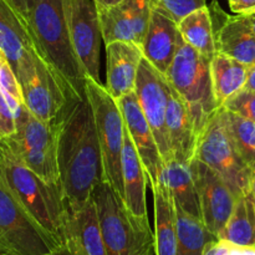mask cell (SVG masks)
Masks as SVG:
<instances>
[{
    "instance_id": "277c9868",
    "label": "cell",
    "mask_w": 255,
    "mask_h": 255,
    "mask_svg": "<svg viewBox=\"0 0 255 255\" xmlns=\"http://www.w3.org/2000/svg\"><path fill=\"white\" fill-rule=\"evenodd\" d=\"M107 255H153L154 233L137 219L124 198L102 178L92 191Z\"/></svg>"
},
{
    "instance_id": "ab89813d",
    "label": "cell",
    "mask_w": 255,
    "mask_h": 255,
    "mask_svg": "<svg viewBox=\"0 0 255 255\" xmlns=\"http://www.w3.org/2000/svg\"><path fill=\"white\" fill-rule=\"evenodd\" d=\"M95 1H96L97 7L101 9V7H109V6H112V5L119 4V2H121L122 0H95Z\"/></svg>"
},
{
    "instance_id": "4dcf8cb0",
    "label": "cell",
    "mask_w": 255,
    "mask_h": 255,
    "mask_svg": "<svg viewBox=\"0 0 255 255\" xmlns=\"http://www.w3.org/2000/svg\"><path fill=\"white\" fill-rule=\"evenodd\" d=\"M223 107L244 119L255 122V92L251 90H242L241 92L231 97Z\"/></svg>"
},
{
    "instance_id": "7bdbcfd3",
    "label": "cell",
    "mask_w": 255,
    "mask_h": 255,
    "mask_svg": "<svg viewBox=\"0 0 255 255\" xmlns=\"http://www.w3.org/2000/svg\"><path fill=\"white\" fill-rule=\"evenodd\" d=\"M237 1H238V0H228V2H229V6L232 7V6H233L234 4H236Z\"/></svg>"
},
{
    "instance_id": "3957f363",
    "label": "cell",
    "mask_w": 255,
    "mask_h": 255,
    "mask_svg": "<svg viewBox=\"0 0 255 255\" xmlns=\"http://www.w3.org/2000/svg\"><path fill=\"white\" fill-rule=\"evenodd\" d=\"M0 171L36 223L60 244H65V199L61 189L51 187L32 172L5 141H0Z\"/></svg>"
},
{
    "instance_id": "ffe728a7",
    "label": "cell",
    "mask_w": 255,
    "mask_h": 255,
    "mask_svg": "<svg viewBox=\"0 0 255 255\" xmlns=\"http://www.w3.org/2000/svg\"><path fill=\"white\" fill-rule=\"evenodd\" d=\"M106 89L119 100L134 91L143 52L141 45L134 42L114 41L106 45Z\"/></svg>"
},
{
    "instance_id": "d590c367",
    "label": "cell",
    "mask_w": 255,
    "mask_h": 255,
    "mask_svg": "<svg viewBox=\"0 0 255 255\" xmlns=\"http://www.w3.org/2000/svg\"><path fill=\"white\" fill-rule=\"evenodd\" d=\"M7 1H9L10 4H11V6L21 15V17L27 24V19H29L30 10H31L34 0H7Z\"/></svg>"
},
{
    "instance_id": "83f0119b",
    "label": "cell",
    "mask_w": 255,
    "mask_h": 255,
    "mask_svg": "<svg viewBox=\"0 0 255 255\" xmlns=\"http://www.w3.org/2000/svg\"><path fill=\"white\" fill-rule=\"evenodd\" d=\"M176 207L177 255H202L207 244L216 241V236L211 233L199 217L193 216L182 208Z\"/></svg>"
},
{
    "instance_id": "5b68a950",
    "label": "cell",
    "mask_w": 255,
    "mask_h": 255,
    "mask_svg": "<svg viewBox=\"0 0 255 255\" xmlns=\"http://www.w3.org/2000/svg\"><path fill=\"white\" fill-rule=\"evenodd\" d=\"M86 96L94 112L97 137L104 166V177L112 188L124 198L122 149L125 139V121L117 100L102 85L86 77Z\"/></svg>"
},
{
    "instance_id": "7402d4cb",
    "label": "cell",
    "mask_w": 255,
    "mask_h": 255,
    "mask_svg": "<svg viewBox=\"0 0 255 255\" xmlns=\"http://www.w3.org/2000/svg\"><path fill=\"white\" fill-rule=\"evenodd\" d=\"M122 177H124L125 203L127 208L137 219L144 223H149L146 202V187L148 178L126 126H125L124 149H122Z\"/></svg>"
},
{
    "instance_id": "4fadbf2b",
    "label": "cell",
    "mask_w": 255,
    "mask_h": 255,
    "mask_svg": "<svg viewBox=\"0 0 255 255\" xmlns=\"http://www.w3.org/2000/svg\"><path fill=\"white\" fill-rule=\"evenodd\" d=\"M191 169L198 194L202 221L207 229L218 238L233 213L237 196L216 171L198 159H192Z\"/></svg>"
},
{
    "instance_id": "2e32d148",
    "label": "cell",
    "mask_w": 255,
    "mask_h": 255,
    "mask_svg": "<svg viewBox=\"0 0 255 255\" xmlns=\"http://www.w3.org/2000/svg\"><path fill=\"white\" fill-rule=\"evenodd\" d=\"M117 104L124 116L125 126L138 152V156L147 173V178L151 184V189L153 191L158 184L159 174L164 166L153 132L142 112L136 92H129L120 97Z\"/></svg>"
},
{
    "instance_id": "ac0fdd59",
    "label": "cell",
    "mask_w": 255,
    "mask_h": 255,
    "mask_svg": "<svg viewBox=\"0 0 255 255\" xmlns=\"http://www.w3.org/2000/svg\"><path fill=\"white\" fill-rule=\"evenodd\" d=\"M64 239L71 255H107L92 197L77 207H65Z\"/></svg>"
},
{
    "instance_id": "d6a6232c",
    "label": "cell",
    "mask_w": 255,
    "mask_h": 255,
    "mask_svg": "<svg viewBox=\"0 0 255 255\" xmlns=\"http://www.w3.org/2000/svg\"><path fill=\"white\" fill-rule=\"evenodd\" d=\"M16 133V112L0 90V141L11 138Z\"/></svg>"
},
{
    "instance_id": "d6986e66",
    "label": "cell",
    "mask_w": 255,
    "mask_h": 255,
    "mask_svg": "<svg viewBox=\"0 0 255 255\" xmlns=\"http://www.w3.org/2000/svg\"><path fill=\"white\" fill-rule=\"evenodd\" d=\"M179 36L178 22L163 7L159 6L156 0L141 45L143 57L158 71L166 75L176 55Z\"/></svg>"
},
{
    "instance_id": "4316f807",
    "label": "cell",
    "mask_w": 255,
    "mask_h": 255,
    "mask_svg": "<svg viewBox=\"0 0 255 255\" xmlns=\"http://www.w3.org/2000/svg\"><path fill=\"white\" fill-rule=\"evenodd\" d=\"M218 239L238 247L255 246V201L251 192L237 198L233 213Z\"/></svg>"
},
{
    "instance_id": "1f68e13d",
    "label": "cell",
    "mask_w": 255,
    "mask_h": 255,
    "mask_svg": "<svg viewBox=\"0 0 255 255\" xmlns=\"http://www.w3.org/2000/svg\"><path fill=\"white\" fill-rule=\"evenodd\" d=\"M157 4L163 7L177 22L191 12L207 6L206 0H157Z\"/></svg>"
},
{
    "instance_id": "8992f818",
    "label": "cell",
    "mask_w": 255,
    "mask_h": 255,
    "mask_svg": "<svg viewBox=\"0 0 255 255\" xmlns=\"http://www.w3.org/2000/svg\"><path fill=\"white\" fill-rule=\"evenodd\" d=\"M172 89L188 104L199 128L203 129L218 111L211 76V60L179 36L176 55L166 74Z\"/></svg>"
},
{
    "instance_id": "8fae6325",
    "label": "cell",
    "mask_w": 255,
    "mask_h": 255,
    "mask_svg": "<svg viewBox=\"0 0 255 255\" xmlns=\"http://www.w3.org/2000/svg\"><path fill=\"white\" fill-rule=\"evenodd\" d=\"M71 41L86 77L100 80L101 25L95 0H64Z\"/></svg>"
},
{
    "instance_id": "484cf974",
    "label": "cell",
    "mask_w": 255,
    "mask_h": 255,
    "mask_svg": "<svg viewBox=\"0 0 255 255\" xmlns=\"http://www.w3.org/2000/svg\"><path fill=\"white\" fill-rule=\"evenodd\" d=\"M182 39L196 51L212 60L217 54L213 21L208 5L191 12L178 22Z\"/></svg>"
},
{
    "instance_id": "7a4b0ae2",
    "label": "cell",
    "mask_w": 255,
    "mask_h": 255,
    "mask_svg": "<svg viewBox=\"0 0 255 255\" xmlns=\"http://www.w3.org/2000/svg\"><path fill=\"white\" fill-rule=\"evenodd\" d=\"M36 51L80 99L86 96V74L71 41L64 0H34L29 19Z\"/></svg>"
},
{
    "instance_id": "e575fe53",
    "label": "cell",
    "mask_w": 255,
    "mask_h": 255,
    "mask_svg": "<svg viewBox=\"0 0 255 255\" xmlns=\"http://www.w3.org/2000/svg\"><path fill=\"white\" fill-rule=\"evenodd\" d=\"M234 14L238 15H251L255 12V0H238L231 7Z\"/></svg>"
},
{
    "instance_id": "f1b7e54d",
    "label": "cell",
    "mask_w": 255,
    "mask_h": 255,
    "mask_svg": "<svg viewBox=\"0 0 255 255\" xmlns=\"http://www.w3.org/2000/svg\"><path fill=\"white\" fill-rule=\"evenodd\" d=\"M224 122L237 149L249 168L255 172V122L222 107Z\"/></svg>"
},
{
    "instance_id": "f35d334b",
    "label": "cell",
    "mask_w": 255,
    "mask_h": 255,
    "mask_svg": "<svg viewBox=\"0 0 255 255\" xmlns=\"http://www.w3.org/2000/svg\"><path fill=\"white\" fill-rule=\"evenodd\" d=\"M44 255H71V253H70V251H69V248H67L66 244H62V246H60L59 248L54 249V251H51L50 253H46Z\"/></svg>"
},
{
    "instance_id": "44dd1931",
    "label": "cell",
    "mask_w": 255,
    "mask_h": 255,
    "mask_svg": "<svg viewBox=\"0 0 255 255\" xmlns=\"http://www.w3.org/2000/svg\"><path fill=\"white\" fill-rule=\"evenodd\" d=\"M166 125L173 158L182 163H191L194 158L202 129L199 128L188 104L173 89L167 111Z\"/></svg>"
},
{
    "instance_id": "5bb4252c",
    "label": "cell",
    "mask_w": 255,
    "mask_h": 255,
    "mask_svg": "<svg viewBox=\"0 0 255 255\" xmlns=\"http://www.w3.org/2000/svg\"><path fill=\"white\" fill-rule=\"evenodd\" d=\"M0 50L9 60L21 86L34 74L39 54L26 21L7 0H0Z\"/></svg>"
},
{
    "instance_id": "d4e9b609",
    "label": "cell",
    "mask_w": 255,
    "mask_h": 255,
    "mask_svg": "<svg viewBox=\"0 0 255 255\" xmlns=\"http://www.w3.org/2000/svg\"><path fill=\"white\" fill-rule=\"evenodd\" d=\"M161 173L168 184L174 204L183 211L202 218L191 163H182L173 158L164 163Z\"/></svg>"
},
{
    "instance_id": "60d3db41",
    "label": "cell",
    "mask_w": 255,
    "mask_h": 255,
    "mask_svg": "<svg viewBox=\"0 0 255 255\" xmlns=\"http://www.w3.org/2000/svg\"><path fill=\"white\" fill-rule=\"evenodd\" d=\"M249 192H251L252 197H253L255 201V172H253V174H252L251 184H249Z\"/></svg>"
},
{
    "instance_id": "b9f144b4",
    "label": "cell",
    "mask_w": 255,
    "mask_h": 255,
    "mask_svg": "<svg viewBox=\"0 0 255 255\" xmlns=\"http://www.w3.org/2000/svg\"><path fill=\"white\" fill-rule=\"evenodd\" d=\"M246 16H247V19H248V22H249V25H251L252 30H253V32L255 34V12L251 15H246Z\"/></svg>"
},
{
    "instance_id": "9a60e30c",
    "label": "cell",
    "mask_w": 255,
    "mask_h": 255,
    "mask_svg": "<svg viewBox=\"0 0 255 255\" xmlns=\"http://www.w3.org/2000/svg\"><path fill=\"white\" fill-rule=\"evenodd\" d=\"M156 0H122L116 5L99 9L102 40L129 41L142 45Z\"/></svg>"
},
{
    "instance_id": "6da1fadb",
    "label": "cell",
    "mask_w": 255,
    "mask_h": 255,
    "mask_svg": "<svg viewBox=\"0 0 255 255\" xmlns=\"http://www.w3.org/2000/svg\"><path fill=\"white\" fill-rule=\"evenodd\" d=\"M55 126L65 207H77L91 198L94 188L104 178L101 149L89 100L70 96Z\"/></svg>"
},
{
    "instance_id": "9c48e42d",
    "label": "cell",
    "mask_w": 255,
    "mask_h": 255,
    "mask_svg": "<svg viewBox=\"0 0 255 255\" xmlns=\"http://www.w3.org/2000/svg\"><path fill=\"white\" fill-rule=\"evenodd\" d=\"M194 158L216 171L226 181L237 198L249 192L253 171L237 149L224 122L222 109L212 115L202 129Z\"/></svg>"
},
{
    "instance_id": "603a6c76",
    "label": "cell",
    "mask_w": 255,
    "mask_h": 255,
    "mask_svg": "<svg viewBox=\"0 0 255 255\" xmlns=\"http://www.w3.org/2000/svg\"><path fill=\"white\" fill-rule=\"evenodd\" d=\"M154 199V254L177 255V218L173 197L159 174L158 184L153 189Z\"/></svg>"
},
{
    "instance_id": "52a82bcc",
    "label": "cell",
    "mask_w": 255,
    "mask_h": 255,
    "mask_svg": "<svg viewBox=\"0 0 255 255\" xmlns=\"http://www.w3.org/2000/svg\"><path fill=\"white\" fill-rule=\"evenodd\" d=\"M1 141L6 142L10 149L46 183L62 191L55 124L36 119L22 105L16 115V133Z\"/></svg>"
},
{
    "instance_id": "30bf717a",
    "label": "cell",
    "mask_w": 255,
    "mask_h": 255,
    "mask_svg": "<svg viewBox=\"0 0 255 255\" xmlns=\"http://www.w3.org/2000/svg\"><path fill=\"white\" fill-rule=\"evenodd\" d=\"M134 92L142 112L153 132L163 162L166 163L173 159L166 125L167 111L172 95L168 79L143 57L138 67Z\"/></svg>"
},
{
    "instance_id": "f546056e",
    "label": "cell",
    "mask_w": 255,
    "mask_h": 255,
    "mask_svg": "<svg viewBox=\"0 0 255 255\" xmlns=\"http://www.w3.org/2000/svg\"><path fill=\"white\" fill-rule=\"evenodd\" d=\"M0 90L4 92L7 101L17 115L20 107L24 105L21 86L14 69L1 50H0Z\"/></svg>"
},
{
    "instance_id": "7c38bea8",
    "label": "cell",
    "mask_w": 255,
    "mask_h": 255,
    "mask_svg": "<svg viewBox=\"0 0 255 255\" xmlns=\"http://www.w3.org/2000/svg\"><path fill=\"white\" fill-rule=\"evenodd\" d=\"M21 92L27 110L46 124H55L69 97L75 96L40 55L35 61L34 74L21 85Z\"/></svg>"
},
{
    "instance_id": "74e56055",
    "label": "cell",
    "mask_w": 255,
    "mask_h": 255,
    "mask_svg": "<svg viewBox=\"0 0 255 255\" xmlns=\"http://www.w3.org/2000/svg\"><path fill=\"white\" fill-rule=\"evenodd\" d=\"M246 89L255 92V65H252V66H249L248 81H247Z\"/></svg>"
},
{
    "instance_id": "e0dca14e",
    "label": "cell",
    "mask_w": 255,
    "mask_h": 255,
    "mask_svg": "<svg viewBox=\"0 0 255 255\" xmlns=\"http://www.w3.org/2000/svg\"><path fill=\"white\" fill-rule=\"evenodd\" d=\"M217 52L243 64L255 65V34L246 15H228L214 0L209 5Z\"/></svg>"
},
{
    "instance_id": "8d00e7d4",
    "label": "cell",
    "mask_w": 255,
    "mask_h": 255,
    "mask_svg": "<svg viewBox=\"0 0 255 255\" xmlns=\"http://www.w3.org/2000/svg\"><path fill=\"white\" fill-rule=\"evenodd\" d=\"M232 255H255V246L252 247H232Z\"/></svg>"
},
{
    "instance_id": "ba28073f",
    "label": "cell",
    "mask_w": 255,
    "mask_h": 255,
    "mask_svg": "<svg viewBox=\"0 0 255 255\" xmlns=\"http://www.w3.org/2000/svg\"><path fill=\"white\" fill-rule=\"evenodd\" d=\"M60 246L30 216L0 171V254L44 255Z\"/></svg>"
},
{
    "instance_id": "cb8c5ba5",
    "label": "cell",
    "mask_w": 255,
    "mask_h": 255,
    "mask_svg": "<svg viewBox=\"0 0 255 255\" xmlns=\"http://www.w3.org/2000/svg\"><path fill=\"white\" fill-rule=\"evenodd\" d=\"M248 74V65L221 52L214 55L211 60V76L218 109H222L231 97L246 89Z\"/></svg>"
},
{
    "instance_id": "836d02e7",
    "label": "cell",
    "mask_w": 255,
    "mask_h": 255,
    "mask_svg": "<svg viewBox=\"0 0 255 255\" xmlns=\"http://www.w3.org/2000/svg\"><path fill=\"white\" fill-rule=\"evenodd\" d=\"M232 247L233 244L229 242L216 239L207 244L202 255H232Z\"/></svg>"
}]
</instances>
